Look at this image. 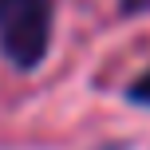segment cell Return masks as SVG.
I'll return each mask as SVG.
<instances>
[{
    "mask_svg": "<svg viewBox=\"0 0 150 150\" xmlns=\"http://www.w3.org/2000/svg\"><path fill=\"white\" fill-rule=\"evenodd\" d=\"M130 99H134V103H142V107H150V67L134 79V87H130Z\"/></svg>",
    "mask_w": 150,
    "mask_h": 150,
    "instance_id": "2",
    "label": "cell"
},
{
    "mask_svg": "<svg viewBox=\"0 0 150 150\" xmlns=\"http://www.w3.org/2000/svg\"><path fill=\"white\" fill-rule=\"evenodd\" d=\"M52 44V0H0V52L16 67H36Z\"/></svg>",
    "mask_w": 150,
    "mask_h": 150,
    "instance_id": "1",
    "label": "cell"
},
{
    "mask_svg": "<svg viewBox=\"0 0 150 150\" xmlns=\"http://www.w3.org/2000/svg\"><path fill=\"white\" fill-rule=\"evenodd\" d=\"M122 12H150V0H122Z\"/></svg>",
    "mask_w": 150,
    "mask_h": 150,
    "instance_id": "3",
    "label": "cell"
}]
</instances>
